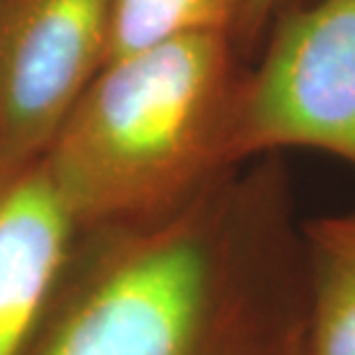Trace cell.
Wrapping results in <instances>:
<instances>
[{
  "mask_svg": "<svg viewBox=\"0 0 355 355\" xmlns=\"http://www.w3.org/2000/svg\"><path fill=\"white\" fill-rule=\"evenodd\" d=\"M95 233L28 355H309L302 226L275 164Z\"/></svg>",
  "mask_w": 355,
  "mask_h": 355,
  "instance_id": "obj_1",
  "label": "cell"
},
{
  "mask_svg": "<svg viewBox=\"0 0 355 355\" xmlns=\"http://www.w3.org/2000/svg\"><path fill=\"white\" fill-rule=\"evenodd\" d=\"M240 79L229 35H182L106 62L42 155L81 229L168 215L233 171Z\"/></svg>",
  "mask_w": 355,
  "mask_h": 355,
  "instance_id": "obj_2",
  "label": "cell"
},
{
  "mask_svg": "<svg viewBox=\"0 0 355 355\" xmlns=\"http://www.w3.org/2000/svg\"><path fill=\"white\" fill-rule=\"evenodd\" d=\"M309 148L355 168V0H318L279 21L261 65L243 76L231 164Z\"/></svg>",
  "mask_w": 355,
  "mask_h": 355,
  "instance_id": "obj_3",
  "label": "cell"
},
{
  "mask_svg": "<svg viewBox=\"0 0 355 355\" xmlns=\"http://www.w3.org/2000/svg\"><path fill=\"white\" fill-rule=\"evenodd\" d=\"M113 0H7L0 10V164L40 159L106 62Z\"/></svg>",
  "mask_w": 355,
  "mask_h": 355,
  "instance_id": "obj_4",
  "label": "cell"
},
{
  "mask_svg": "<svg viewBox=\"0 0 355 355\" xmlns=\"http://www.w3.org/2000/svg\"><path fill=\"white\" fill-rule=\"evenodd\" d=\"M81 231L44 162L0 164V355H28Z\"/></svg>",
  "mask_w": 355,
  "mask_h": 355,
  "instance_id": "obj_5",
  "label": "cell"
},
{
  "mask_svg": "<svg viewBox=\"0 0 355 355\" xmlns=\"http://www.w3.org/2000/svg\"><path fill=\"white\" fill-rule=\"evenodd\" d=\"M309 355H355V212L302 224Z\"/></svg>",
  "mask_w": 355,
  "mask_h": 355,
  "instance_id": "obj_6",
  "label": "cell"
},
{
  "mask_svg": "<svg viewBox=\"0 0 355 355\" xmlns=\"http://www.w3.org/2000/svg\"><path fill=\"white\" fill-rule=\"evenodd\" d=\"M240 12L243 0H113L106 62L182 35L231 37L238 31Z\"/></svg>",
  "mask_w": 355,
  "mask_h": 355,
  "instance_id": "obj_7",
  "label": "cell"
},
{
  "mask_svg": "<svg viewBox=\"0 0 355 355\" xmlns=\"http://www.w3.org/2000/svg\"><path fill=\"white\" fill-rule=\"evenodd\" d=\"M284 0H243V12H240L238 37L243 42H254L266 24L275 17Z\"/></svg>",
  "mask_w": 355,
  "mask_h": 355,
  "instance_id": "obj_8",
  "label": "cell"
}]
</instances>
